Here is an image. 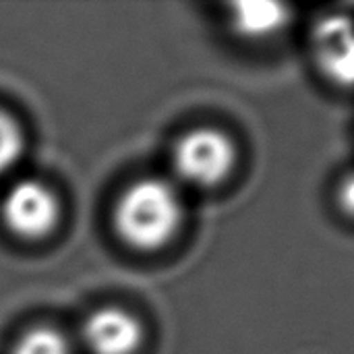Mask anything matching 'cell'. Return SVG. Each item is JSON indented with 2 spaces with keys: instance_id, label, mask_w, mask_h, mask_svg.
<instances>
[{
  "instance_id": "cell-1",
  "label": "cell",
  "mask_w": 354,
  "mask_h": 354,
  "mask_svg": "<svg viewBox=\"0 0 354 354\" xmlns=\"http://www.w3.org/2000/svg\"><path fill=\"white\" fill-rule=\"evenodd\" d=\"M185 205L178 189L162 178H143L124 189L114 205V230L135 251H158L180 230Z\"/></svg>"
},
{
  "instance_id": "cell-2",
  "label": "cell",
  "mask_w": 354,
  "mask_h": 354,
  "mask_svg": "<svg viewBox=\"0 0 354 354\" xmlns=\"http://www.w3.org/2000/svg\"><path fill=\"white\" fill-rule=\"evenodd\" d=\"M236 160L232 141L216 129H197L183 135L172 149V170L178 180L195 189L218 187Z\"/></svg>"
},
{
  "instance_id": "cell-3",
  "label": "cell",
  "mask_w": 354,
  "mask_h": 354,
  "mask_svg": "<svg viewBox=\"0 0 354 354\" xmlns=\"http://www.w3.org/2000/svg\"><path fill=\"white\" fill-rule=\"evenodd\" d=\"M0 218L10 234L23 241H39L58 226L60 203L48 185L27 178L15 183L4 193Z\"/></svg>"
},
{
  "instance_id": "cell-4",
  "label": "cell",
  "mask_w": 354,
  "mask_h": 354,
  "mask_svg": "<svg viewBox=\"0 0 354 354\" xmlns=\"http://www.w3.org/2000/svg\"><path fill=\"white\" fill-rule=\"evenodd\" d=\"M311 50L332 83L354 87V19L338 12L322 17L311 33Z\"/></svg>"
},
{
  "instance_id": "cell-5",
  "label": "cell",
  "mask_w": 354,
  "mask_h": 354,
  "mask_svg": "<svg viewBox=\"0 0 354 354\" xmlns=\"http://www.w3.org/2000/svg\"><path fill=\"white\" fill-rule=\"evenodd\" d=\"M141 342V322L118 307L97 309L81 326V344L87 354H137Z\"/></svg>"
},
{
  "instance_id": "cell-6",
  "label": "cell",
  "mask_w": 354,
  "mask_h": 354,
  "mask_svg": "<svg viewBox=\"0 0 354 354\" xmlns=\"http://www.w3.org/2000/svg\"><path fill=\"white\" fill-rule=\"evenodd\" d=\"M292 12L278 2H236L230 6V25L236 35L247 39H266L282 31Z\"/></svg>"
},
{
  "instance_id": "cell-7",
  "label": "cell",
  "mask_w": 354,
  "mask_h": 354,
  "mask_svg": "<svg viewBox=\"0 0 354 354\" xmlns=\"http://www.w3.org/2000/svg\"><path fill=\"white\" fill-rule=\"evenodd\" d=\"M10 354H73V348L56 330L33 328L15 342Z\"/></svg>"
},
{
  "instance_id": "cell-8",
  "label": "cell",
  "mask_w": 354,
  "mask_h": 354,
  "mask_svg": "<svg viewBox=\"0 0 354 354\" xmlns=\"http://www.w3.org/2000/svg\"><path fill=\"white\" fill-rule=\"evenodd\" d=\"M23 131L15 118L0 110V176L6 174L23 153Z\"/></svg>"
},
{
  "instance_id": "cell-9",
  "label": "cell",
  "mask_w": 354,
  "mask_h": 354,
  "mask_svg": "<svg viewBox=\"0 0 354 354\" xmlns=\"http://www.w3.org/2000/svg\"><path fill=\"white\" fill-rule=\"evenodd\" d=\"M338 203L342 207V212H346L348 216L354 218V172L348 174L340 187H338Z\"/></svg>"
}]
</instances>
